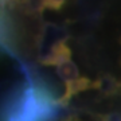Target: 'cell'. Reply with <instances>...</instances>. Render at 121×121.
<instances>
[{"label":"cell","instance_id":"obj_4","mask_svg":"<svg viewBox=\"0 0 121 121\" xmlns=\"http://www.w3.org/2000/svg\"><path fill=\"white\" fill-rule=\"evenodd\" d=\"M5 7L9 8V0H0V8L5 9Z\"/></svg>","mask_w":121,"mask_h":121},{"label":"cell","instance_id":"obj_5","mask_svg":"<svg viewBox=\"0 0 121 121\" xmlns=\"http://www.w3.org/2000/svg\"><path fill=\"white\" fill-rule=\"evenodd\" d=\"M102 121H114V120H110V118H105V120H102Z\"/></svg>","mask_w":121,"mask_h":121},{"label":"cell","instance_id":"obj_1","mask_svg":"<svg viewBox=\"0 0 121 121\" xmlns=\"http://www.w3.org/2000/svg\"><path fill=\"white\" fill-rule=\"evenodd\" d=\"M62 108L59 97L38 74L27 71L0 105V121H54Z\"/></svg>","mask_w":121,"mask_h":121},{"label":"cell","instance_id":"obj_2","mask_svg":"<svg viewBox=\"0 0 121 121\" xmlns=\"http://www.w3.org/2000/svg\"><path fill=\"white\" fill-rule=\"evenodd\" d=\"M40 63L43 66L54 67L56 75L63 82L65 90L62 95H59V104L62 108L66 106V104L75 95L99 87L98 81H93L79 73L77 65L73 60L71 48L66 39H59L54 42L46 55L40 58Z\"/></svg>","mask_w":121,"mask_h":121},{"label":"cell","instance_id":"obj_3","mask_svg":"<svg viewBox=\"0 0 121 121\" xmlns=\"http://www.w3.org/2000/svg\"><path fill=\"white\" fill-rule=\"evenodd\" d=\"M67 0H39V12L40 11H60L66 5Z\"/></svg>","mask_w":121,"mask_h":121}]
</instances>
